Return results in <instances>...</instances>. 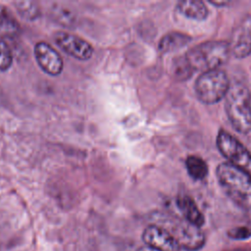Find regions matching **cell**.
I'll return each instance as SVG.
<instances>
[{"label": "cell", "instance_id": "obj_1", "mask_svg": "<svg viewBox=\"0 0 251 251\" xmlns=\"http://www.w3.org/2000/svg\"><path fill=\"white\" fill-rule=\"evenodd\" d=\"M216 175L229 199L241 209L251 211V176L227 162L217 167Z\"/></svg>", "mask_w": 251, "mask_h": 251}, {"label": "cell", "instance_id": "obj_2", "mask_svg": "<svg viewBox=\"0 0 251 251\" xmlns=\"http://www.w3.org/2000/svg\"><path fill=\"white\" fill-rule=\"evenodd\" d=\"M225 108L232 127L239 133L251 130V94L248 87L239 82L230 83L225 97Z\"/></svg>", "mask_w": 251, "mask_h": 251}, {"label": "cell", "instance_id": "obj_3", "mask_svg": "<svg viewBox=\"0 0 251 251\" xmlns=\"http://www.w3.org/2000/svg\"><path fill=\"white\" fill-rule=\"evenodd\" d=\"M230 55L229 43L224 40H209L192 47L184 56L193 72L218 70Z\"/></svg>", "mask_w": 251, "mask_h": 251}, {"label": "cell", "instance_id": "obj_4", "mask_svg": "<svg viewBox=\"0 0 251 251\" xmlns=\"http://www.w3.org/2000/svg\"><path fill=\"white\" fill-rule=\"evenodd\" d=\"M229 80L226 74L218 69L202 73L195 81V93L204 104H215L226 97Z\"/></svg>", "mask_w": 251, "mask_h": 251}, {"label": "cell", "instance_id": "obj_5", "mask_svg": "<svg viewBox=\"0 0 251 251\" xmlns=\"http://www.w3.org/2000/svg\"><path fill=\"white\" fill-rule=\"evenodd\" d=\"M216 144L227 163L251 176V153L233 135L225 129H220Z\"/></svg>", "mask_w": 251, "mask_h": 251}, {"label": "cell", "instance_id": "obj_6", "mask_svg": "<svg viewBox=\"0 0 251 251\" xmlns=\"http://www.w3.org/2000/svg\"><path fill=\"white\" fill-rule=\"evenodd\" d=\"M176 239L181 249L186 251H198L206 242L204 232L200 227H197L185 220L173 223L170 227H165Z\"/></svg>", "mask_w": 251, "mask_h": 251}, {"label": "cell", "instance_id": "obj_7", "mask_svg": "<svg viewBox=\"0 0 251 251\" xmlns=\"http://www.w3.org/2000/svg\"><path fill=\"white\" fill-rule=\"evenodd\" d=\"M54 40L64 52L77 60L86 61L93 55L94 49L92 45L75 34L67 31H58L54 35Z\"/></svg>", "mask_w": 251, "mask_h": 251}, {"label": "cell", "instance_id": "obj_8", "mask_svg": "<svg viewBox=\"0 0 251 251\" xmlns=\"http://www.w3.org/2000/svg\"><path fill=\"white\" fill-rule=\"evenodd\" d=\"M145 245L159 251H179L181 248L175 236L160 225H149L142 232Z\"/></svg>", "mask_w": 251, "mask_h": 251}, {"label": "cell", "instance_id": "obj_9", "mask_svg": "<svg viewBox=\"0 0 251 251\" xmlns=\"http://www.w3.org/2000/svg\"><path fill=\"white\" fill-rule=\"evenodd\" d=\"M34 56L41 70L50 75H59L64 69V61L59 52L50 44L39 41L34 46Z\"/></svg>", "mask_w": 251, "mask_h": 251}, {"label": "cell", "instance_id": "obj_10", "mask_svg": "<svg viewBox=\"0 0 251 251\" xmlns=\"http://www.w3.org/2000/svg\"><path fill=\"white\" fill-rule=\"evenodd\" d=\"M176 206L179 209L183 219L187 223L197 227H201L204 225L205 223L204 216L199 210V208L197 207L194 200L190 196H187V195L179 196L176 200Z\"/></svg>", "mask_w": 251, "mask_h": 251}, {"label": "cell", "instance_id": "obj_11", "mask_svg": "<svg viewBox=\"0 0 251 251\" xmlns=\"http://www.w3.org/2000/svg\"><path fill=\"white\" fill-rule=\"evenodd\" d=\"M229 43L230 53L236 58H245L251 53V30L246 26L237 29Z\"/></svg>", "mask_w": 251, "mask_h": 251}, {"label": "cell", "instance_id": "obj_12", "mask_svg": "<svg viewBox=\"0 0 251 251\" xmlns=\"http://www.w3.org/2000/svg\"><path fill=\"white\" fill-rule=\"evenodd\" d=\"M177 9L184 17L196 21L205 20L209 13L204 2L200 0L180 1L177 4Z\"/></svg>", "mask_w": 251, "mask_h": 251}, {"label": "cell", "instance_id": "obj_13", "mask_svg": "<svg viewBox=\"0 0 251 251\" xmlns=\"http://www.w3.org/2000/svg\"><path fill=\"white\" fill-rule=\"evenodd\" d=\"M191 38L185 33L172 31L167 33L159 42V50L163 53L176 51L190 42Z\"/></svg>", "mask_w": 251, "mask_h": 251}, {"label": "cell", "instance_id": "obj_14", "mask_svg": "<svg viewBox=\"0 0 251 251\" xmlns=\"http://www.w3.org/2000/svg\"><path fill=\"white\" fill-rule=\"evenodd\" d=\"M185 167L188 175L195 180H202L208 175L206 162L198 156H188L185 160Z\"/></svg>", "mask_w": 251, "mask_h": 251}, {"label": "cell", "instance_id": "obj_15", "mask_svg": "<svg viewBox=\"0 0 251 251\" xmlns=\"http://www.w3.org/2000/svg\"><path fill=\"white\" fill-rule=\"evenodd\" d=\"M19 14L25 20H35L39 17L40 9L36 2L33 1H18L14 3Z\"/></svg>", "mask_w": 251, "mask_h": 251}, {"label": "cell", "instance_id": "obj_16", "mask_svg": "<svg viewBox=\"0 0 251 251\" xmlns=\"http://www.w3.org/2000/svg\"><path fill=\"white\" fill-rule=\"evenodd\" d=\"M173 72L176 77H177L180 80L186 79L191 76V75L194 73L189 66L185 56L181 58H177L174 62V67H173Z\"/></svg>", "mask_w": 251, "mask_h": 251}, {"label": "cell", "instance_id": "obj_17", "mask_svg": "<svg viewBox=\"0 0 251 251\" xmlns=\"http://www.w3.org/2000/svg\"><path fill=\"white\" fill-rule=\"evenodd\" d=\"M13 63L12 51L7 42L0 36V72L10 69Z\"/></svg>", "mask_w": 251, "mask_h": 251}, {"label": "cell", "instance_id": "obj_18", "mask_svg": "<svg viewBox=\"0 0 251 251\" xmlns=\"http://www.w3.org/2000/svg\"><path fill=\"white\" fill-rule=\"evenodd\" d=\"M227 236L234 240H245L251 237V227L236 226L227 231Z\"/></svg>", "mask_w": 251, "mask_h": 251}, {"label": "cell", "instance_id": "obj_19", "mask_svg": "<svg viewBox=\"0 0 251 251\" xmlns=\"http://www.w3.org/2000/svg\"><path fill=\"white\" fill-rule=\"evenodd\" d=\"M13 18H10L9 15H0V26L4 30H14L17 27L16 23H13Z\"/></svg>", "mask_w": 251, "mask_h": 251}, {"label": "cell", "instance_id": "obj_20", "mask_svg": "<svg viewBox=\"0 0 251 251\" xmlns=\"http://www.w3.org/2000/svg\"><path fill=\"white\" fill-rule=\"evenodd\" d=\"M137 251H159V250H157V249H155V248H153V247H150V246H148V245H143V246L139 247V248L137 249Z\"/></svg>", "mask_w": 251, "mask_h": 251}, {"label": "cell", "instance_id": "obj_21", "mask_svg": "<svg viewBox=\"0 0 251 251\" xmlns=\"http://www.w3.org/2000/svg\"><path fill=\"white\" fill-rule=\"evenodd\" d=\"M209 2L216 6H224V5H227L229 3L228 1H215V0H210Z\"/></svg>", "mask_w": 251, "mask_h": 251}]
</instances>
